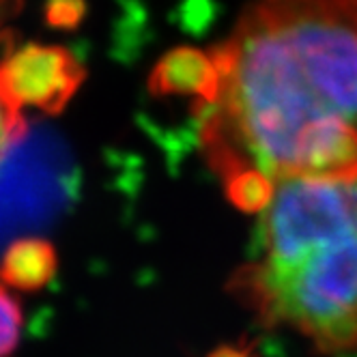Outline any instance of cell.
I'll return each mask as SVG.
<instances>
[{
    "label": "cell",
    "mask_w": 357,
    "mask_h": 357,
    "mask_svg": "<svg viewBox=\"0 0 357 357\" xmlns=\"http://www.w3.org/2000/svg\"><path fill=\"white\" fill-rule=\"evenodd\" d=\"M26 132V116L11 112L3 101H0V162L5 160L9 149Z\"/></svg>",
    "instance_id": "obj_8"
},
{
    "label": "cell",
    "mask_w": 357,
    "mask_h": 357,
    "mask_svg": "<svg viewBox=\"0 0 357 357\" xmlns=\"http://www.w3.org/2000/svg\"><path fill=\"white\" fill-rule=\"evenodd\" d=\"M257 215L259 254L231 291L321 353L357 349V176L284 178Z\"/></svg>",
    "instance_id": "obj_2"
},
{
    "label": "cell",
    "mask_w": 357,
    "mask_h": 357,
    "mask_svg": "<svg viewBox=\"0 0 357 357\" xmlns=\"http://www.w3.org/2000/svg\"><path fill=\"white\" fill-rule=\"evenodd\" d=\"M211 52L220 91L196 114L222 183L357 176V0H257Z\"/></svg>",
    "instance_id": "obj_1"
},
{
    "label": "cell",
    "mask_w": 357,
    "mask_h": 357,
    "mask_svg": "<svg viewBox=\"0 0 357 357\" xmlns=\"http://www.w3.org/2000/svg\"><path fill=\"white\" fill-rule=\"evenodd\" d=\"M149 89L158 97L192 99L196 110L211 106L220 91V67L209 50L178 45L166 52L151 71Z\"/></svg>",
    "instance_id": "obj_4"
},
{
    "label": "cell",
    "mask_w": 357,
    "mask_h": 357,
    "mask_svg": "<svg viewBox=\"0 0 357 357\" xmlns=\"http://www.w3.org/2000/svg\"><path fill=\"white\" fill-rule=\"evenodd\" d=\"M84 65L56 43H26L0 59V101L15 114H59L80 91Z\"/></svg>",
    "instance_id": "obj_3"
},
{
    "label": "cell",
    "mask_w": 357,
    "mask_h": 357,
    "mask_svg": "<svg viewBox=\"0 0 357 357\" xmlns=\"http://www.w3.org/2000/svg\"><path fill=\"white\" fill-rule=\"evenodd\" d=\"M59 269L56 248L41 237L13 241L0 259V282L22 293L45 289Z\"/></svg>",
    "instance_id": "obj_5"
},
{
    "label": "cell",
    "mask_w": 357,
    "mask_h": 357,
    "mask_svg": "<svg viewBox=\"0 0 357 357\" xmlns=\"http://www.w3.org/2000/svg\"><path fill=\"white\" fill-rule=\"evenodd\" d=\"M24 314L20 301L0 282V357H11L22 340Z\"/></svg>",
    "instance_id": "obj_6"
},
{
    "label": "cell",
    "mask_w": 357,
    "mask_h": 357,
    "mask_svg": "<svg viewBox=\"0 0 357 357\" xmlns=\"http://www.w3.org/2000/svg\"><path fill=\"white\" fill-rule=\"evenodd\" d=\"M22 7V0H0V39L7 33V22L15 17Z\"/></svg>",
    "instance_id": "obj_9"
},
{
    "label": "cell",
    "mask_w": 357,
    "mask_h": 357,
    "mask_svg": "<svg viewBox=\"0 0 357 357\" xmlns=\"http://www.w3.org/2000/svg\"><path fill=\"white\" fill-rule=\"evenodd\" d=\"M209 357H252V355H250V351L239 349V347H220Z\"/></svg>",
    "instance_id": "obj_10"
},
{
    "label": "cell",
    "mask_w": 357,
    "mask_h": 357,
    "mask_svg": "<svg viewBox=\"0 0 357 357\" xmlns=\"http://www.w3.org/2000/svg\"><path fill=\"white\" fill-rule=\"evenodd\" d=\"M84 17V0H47L45 20L54 29H73Z\"/></svg>",
    "instance_id": "obj_7"
}]
</instances>
